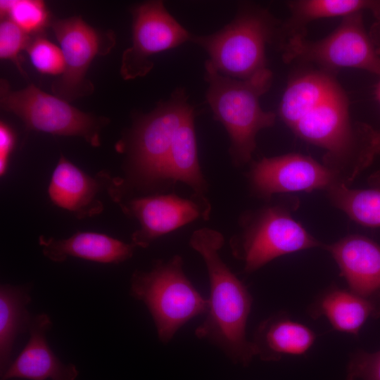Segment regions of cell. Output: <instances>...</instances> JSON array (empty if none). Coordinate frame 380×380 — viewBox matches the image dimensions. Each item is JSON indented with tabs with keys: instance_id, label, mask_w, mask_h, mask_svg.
Instances as JSON below:
<instances>
[{
	"instance_id": "obj_26",
	"label": "cell",
	"mask_w": 380,
	"mask_h": 380,
	"mask_svg": "<svg viewBox=\"0 0 380 380\" xmlns=\"http://www.w3.org/2000/svg\"><path fill=\"white\" fill-rule=\"evenodd\" d=\"M31 37L8 18H1L0 58L11 61L21 74L25 72L21 65L20 53L27 49Z\"/></svg>"
},
{
	"instance_id": "obj_5",
	"label": "cell",
	"mask_w": 380,
	"mask_h": 380,
	"mask_svg": "<svg viewBox=\"0 0 380 380\" xmlns=\"http://www.w3.org/2000/svg\"><path fill=\"white\" fill-rule=\"evenodd\" d=\"M298 206V198L290 197L242 213L229 246L245 272H254L280 256L322 246L293 217Z\"/></svg>"
},
{
	"instance_id": "obj_23",
	"label": "cell",
	"mask_w": 380,
	"mask_h": 380,
	"mask_svg": "<svg viewBox=\"0 0 380 380\" xmlns=\"http://www.w3.org/2000/svg\"><path fill=\"white\" fill-rule=\"evenodd\" d=\"M368 187L351 189L343 184L330 188L327 196L334 206L354 222L369 227H380V170L371 175Z\"/></svg>"
},
{
	"instance_id": "obj_24",
	"label": "cell",
	"mask_w": 380,
	"mask_h": 380,
	"mask_svg": "<svg viewBox=\"0 0 380 380\" xmlns=\"http://www.w3.org/2000/svg\"><path fill=\"white\" fill-rule=\"evenodd\" d=\"M0 14L29 35H39L51 23L45 4L39 0H1Z\"/></svg>"
},
{
	"instance_id": "obj_3",
	"label": "cell",
	"mask_w": 380,
	"mask_h": 380,
	"mask_svg": "<svg viewBox=\"0 0 380 380\" xmlns=\"http://www.w3.org/2000/svg\"><path fill=\"white\" fill-rule=\"evenodd\" d=\"M183 88L176 89L170 97L155 109L140 115L117 149L126 154L127 179L125 188L146 191L165 186V168L176 132L194 110Z\"/></svg>"
},
{
	"instance_id": "obj_8",
	"label": "cell",
	"mask_w": 380,
	"mask_h": 380,
	"mask_svg": "<svg viewBox=\"0 0 380 380\" xmlns=\"http://www.w3.org/2000/svg\"><path fill=\"white\" fill-rule=\"evenodd\" d=\"M0 83L1 108L19 117L27 129L80 137L92 146H100L101 131L108 119L82 112L32 84L13 91L5 80L1 79Z\"/></svg>"
},
{
	"instance_id": "obj_17",
	"label": "cell",
	"mask_w": 380,
	"mask_h": 380,
	"mask_svg": "<svg viewBox=\"0 0 380 380\" xmlns=\"http://www.w3.org/2000/svg\"><path fill=\"white\" fill-rule=\"evenodd\" d=\"M310 314L314 318L324 315L335 329L357 335L368 318L380 317V292L362 296L332 287L316 300Z\"/></svg>"
},
{
	"instance_id": "obj_7",
	"label": "cell",
	"mask_w": 380,
	"mask_h": 380,
	"mask_svg": "<svg viewBox=\"0 0 380 380\" xmlns=\"http://www.w3.org/2000/svg\"><path fill=\"white\" fill-rule=\"evenodd\" d=\"M362 13L343 18L332 32L319 40H308L300 34L284 39L283 61L310 62L327 70L357 68L380 76V52L365 27Z\"/></svg>"
},
{
	"instance_id": "obj_4",
	"label": "cell",
	"mask_w": 380,
	"mask_h": 380,
	"mask_svg": "<svg viewBox=\"0 0 380 380\" xmlns=\"http://www.w3.org/2000/svg\"><path fill=\"white\" fill-rule=\"evenodd\" d=\"M281 26L267 9L241 4L234 18L220 30L191 35V42L208 54V62L222 75L247 80L267 67L266 46L277 39Z\"/></svg>"
},
{
	"instance_id": "obj_25",
	"label": "cell",
	"mask_w": 380,
	"mask_h": 380,
	"mask_svg": "<svg viewBox=\"0 0 380 380\" xmlns=\"http://www.w3.org/2000/svg\"><path fill=\"white\" fill-rule=\"evenodd\" d=\"M30 62L42 74L61 75L65 61L60 47L40 34L31 38L26 49Z\"/></svg>"
},
{
	"instance_id": "obj_14",
	"label": "cell",
	"mask_w": 380,
	"mask_h": 380,
	"mask_svg": "<svg viewBox=\"0 0 380 380\" xmlns=\"http://www.w3.org/2000/svg\"><path fill=\"white\" fill-rule=\"evenodd\" d=\"M52 322L45 313L32 316L29 325L30 338L25 348L1 374V380H75L79 372L73 364H63L54 354L46 334Z\"/></svg>"
},
{
	"instance_id": "obj_6",
	"label": "cell",
	"mask_w": 380,
	"mask_h": 380,
	"mask_svg": "<svg viewBox=\"0 0 380 380\" xmlns=\"http://www.w3.org/2000/svg\"><path fill=\"white\" fill-rule=\"evenodd\" d=\"M183 266L182 258L175 255L167 260H156L149 271L135 270L131 277L129 294L146 305L163 343H168L182 327L208 311V299L188 279Z\"/></svg>"
},
{
	"instance_id": "obj_29",
	"label": "cell",
	"mask_w": 380,
	"mask_h": 380,
	"mask_svg": "<svg viewBox=\"0 0 380 380\" xmlns=\"http://www.w3.org/2000/svg\"><path fill=\"white\" fill-rule=\"evenodd\" d=\"M369 33L376 47L380 52V18L376 19V22L372 26Z\"/></svg>"
},
{
	"instance_id": "obj_30",
	"label": "cell",
	"mask_w": 380,
	"mask_h": 380,
	"mask_svg": "<svg viewBox=\"0 0 380 380\" xmlns=\"http://www.w3.org/2000/svg\"><path fill=\"white\" fill-rule=\"evenodd\" d=\"M375 94H376V98L380 104V79L379 80V82L376 84ZM376 152H377V155H380V132H378L377 139H376Z\"/></svg>"
},
{
	"instance_id": "obj_22",
	"label": "cell",
	"mask_w": 380,
	"mask_h": 380,
	"mask_svg": "<svg viewBox=\"0 0 380 380\" xmlns=\"http://www.w3.org/2000/svg\"><path fill=\"white\" fill-rule=\"evenodd\" d=\"M29 285L2 284L0 287V365L2 374L11 364L15 338L28 331L32 315L26 306L31 301Z\"/></svg>"
},
{
	"instance_id": "obj_28",
	"label": "cell",
	"mask_w": 380,
	"mask_h": 380,
	"mask_svg": "<svg viewBox=\"0 0 380 380\" xmlns=\"http://www.w3.org/2000/svg\"><path fill=\"white\" fill-rule=\"evenodd\" d=\"M15 135L6 122H0V175L4 176L8 167L9 157L14 149Z\"/></svg>"
},
{
	"instance_id": "obj_15",
	"label": "cell",
	"mask_w": 380,
	"mask_h": 380,
	"mask_svg": "<svg viewBox=\"0 0 380 380\" xmlns=\"http://www.w3.org/2000/svg\"><path fill=\"white\" fill-rule=\"evenodd\" d=\"M338 265L349 289L362 296L380 292V246L360 234H350L324 246Z\"/></svg>"
},
{
	"instance_id": "obj_13",
	"label": "cell",
	"mask_w": 380,
	"mask_h": 380,
	"mask_svg": "<svg viewBox=\"0 0 380 380\" xmlns=\"http://www.w3.org/2000/svg\"><path fill=\"white\" fill-rule=\"evenodd\" d=\"M122 180L107 172L91 177L61 155L52 172L48 195L56 206L82 219L97 215L103 210L99 194L106 189L113 198Z\"/></svg>"
},
{
	"instance_id": "obj_2",
	"label": "cell",
	"mask_w": 380,
	"mask_h": 380,
	"mask_svg": "<svg viewBox=\"0 0 380 380\" xmlns=\"http://www.w3.org/2000/svg\"><path fill=\"white\" fill-rule=\"evenodd\" d=\"M204 77L213 118L229 135L231 160L235 167H242L251 161L258 134L275 122L276 115L264 110L260 103L271 87L272 72L267 68L249 79L238 80L221 75L207 60Z\"/></svg>"
},
{
	"instance_id": "obj_1",
	"label": "cell",
	"mask_w": 380,
	"mask_h": 380,
	"mask_svg": "<svg viewBox=\"0 0 380 380\" xmlns=\"http://www.w3.org/2000/svg\"><path fill=\"white\" fill-rule=\"evenodd\" d=\"M224 243L222 233L208 227L195 230L189 239L190 246L203 260L210 285L208 311L195 334L217 346L233 362L246 366L255 356L246 336L253 299L221 258Z\"/></svg>"
},
{
	"instance_id": "obj_19",
	"label": "cell",
	"mask_w": 380,
	"mask_h": 380,
	"mask_svg": "<svg viewBox=\"0 0 380 380\" xmlns=\"http://www.w3.org/2000/svg\"><path fill=\"white\" fill-rule=\"evenodd\" d=\"M192 110L177 129L167 160L164 180L165 185L182 182L198 195H204L208 182L203 174L198 156Z\"/></svg>"
},
{
	"instance_id": "obj_18",
	"label": "cell",
	"mask_w": 380,
	"mask_h": 380,
	"mask_svg": "<svg viewBox=\"0 0 380 380\" xmlns=\"http://www.w3.org/2000/svg\"><path fill=\"white\" fill-rule=\"evenodd\" d=\"M315 340V334L308 327L278 313L259 324L251 342L255 356L264 361H277L284 355L305 353Z\"/></svg>"
},
{
	"instance_id": "obj_10",
	"label": "cell",
	"mask_w": 380,
	"mask_h": 380,
	"mask_svg": "<svg viewBox=\"0 0 380 380\" xmlns=\"http://www.w3.org/2000/svg\"><path fill=\"white\" fill-rule=\"evenodd\" d=\"M132 44L122 53L120 75L125 80L144 77L153 67L151 58L191 41L188 32L162 1H149L132 9Z\"/></svg>"
},
{
	"instance_id": "obj_16",
	"label": "cell",
	"mask_w": 380,
	"mask_h": 380,
	"mask_svg": "<svg viewBox=\"0 0 380 380\" xmlns=\"http://www.w3.org/2000/svg\"><path fill=\"white\" fill-rule=\"evenodd\" d=\"M38 242L44 255L55 262L73 257L103 264H118L131 258L137 248L105 234L78 232L66 239L41 235Z\"/></svg>"
},
{
	"instance_id": "obj_27",
	"label": "cell",
	"mask_w": 380,
	"mask_h": 380,
	"mask_svg": "<svg viewBox=\"0 0 380 380\" xmlns=\"http://www.w3.org/2000/svg\"><path fill=\"white\" fill-rule=\"evenodd\" d=\"M380 380V350L367 353L359 350L348 362L347 380Z\"/></svg>"
},
{
	"instance_id": "obj_11",
	"label": "cell",
	"mask_w": 380,
	"mask_h": 380,
	"mask_svg": "<svg viewBox=\"0 0 380 380\" xmlns=\"http://www.w3.org/2000/svg\"><path fill=\"white\" fill-rule=\"evenodd\" d=\"M247 179L251 194L267 201L280 194L327 191L342 184L322 163L296 153L264 157L253 162Z\"/></svg>"
},
{
	"instance_id": "obj_9",
	"label": "cell",
	"mask_w": 380,
	"mask_h": 380,
	"mask_svg": "<svg viewBox=\"0 0 380 380\" xmlns=\"http://www.w3.org/2000/svg\"><path fill=\"white\" fill-rule=\"evenodd\" d=\"M50 26L65 61L63 72L51 85L53 94L70 102L92 93L87 70L96 56L108 54L114 46V33L96 30L79 16L52 20Z\"/></svg>"
},
{
	"instance_id": "obj_20",
	"label": "cell",
	"mask_w": 380,
	"mask_h": 380,
	"mask_svg": "<svg viewBox=\"0 0 380 380\" xmlns=\"http://www.w3.org/2000/svg\"><path fill=\"white\" fill-rule=\"evenodd\" d=\"M337 84L326 70L309 71L295 77L283 94L279 117L289 128L322 101Z\"/></svg>"
},
{
	"instance_id": "obj_21",
	"label": "cell",
	"mask_w": 380,
	"mask_h": 380,
	"mask_svg": "<svg viewBox=\"0 0 380 380\" xmlns=\"http://www.w3.org/2000/svg\"><path fill=\"white\" fill-rule=\"evenodd\" d=\"M287 5L291 15L280 31L289 37L304 34V27L315 20L344 18L365 11L372 12L376 19L380 18V0H295Z\"/></svg>"
},
{
	"instance_id": "obj_12",
	"label": "cell",
	"mask_w": 380,
	"mask_h": 380,
	"mask_svg": "<svg viewBox=\"0 0 380 380\" xmlns=\"http://www.w3.org/2000/svg\"><path fill=\"white\" fill-rule=\"evenodd\" d=\"M127 215L135 218L139 228L132 234L136 247L147 248L154 241L197 220H208L211 205L204 195L183 198L175 194L134 197L119 203Z\"/></svg>"
}]
</instances>
